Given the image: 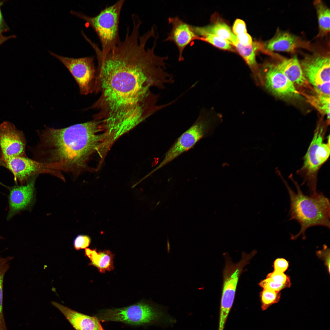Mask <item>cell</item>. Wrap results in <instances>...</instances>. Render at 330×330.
<instances>
[{"instance_id": "cell-1", "label": "cell", "mask_w": 330, "mask_h": 330, "mask_svg": "<svg viewBox=\"0 0 330 330\" xmlns=\"http://www.w3.org/2000/svg\"><path fill=\"white\" fill-rule=\"evenodd\" d=\"M139 32L136 28L127 30L124 40L105 54L97 44L92 46L97 61L93 92L100 96L89 108L97 111L93 119L101 122L111 142L169 105H158L159 95L152 92L173 83V76L166 71L168 57L155 54L156 39L146 49L151 35L140 36Z\"/></svg>"}, {"instance_id": "cell-2", "label": "cell", "mask_w": 330, "mask_h": 330, "mask_svg": "<svg viewBox=\"0 0 330 330\" xmlns=\"http://www.w3.org/2000/svg\"><path fill=\"white\" fill-rule=\"evenodd\" d=\"M38 133L39 142L33 151L35 160L74 177L88 170V162L104 137L101 122L94 119L63 128L46 127Z\"/></svg>"}, {"instance_id": "cell-3", "label": "cell", "mask_w": 330, "mask_h": 330, "mask_svg": "<svg viewBox=\"0 0 330 330\" xmlns=\"http://www.w3.org/2000/svg\"><path fill=\"white\" fill-rule=\"evenodd\" d=\"M287 189L290 200L289 212L290 220L296 221L300 229L295 235H292L293 240L300 236L305 238V232L309 228L316 226L330 228V205L329 199L323 193L317 192L310 196L304 194L292 175L289 178L296 187L295 192L289 186L282 176L278 173Z\"/></svg>"}, {"instance_id": "cell-4", "label": "cell", "mask_w": 330, "mask_h": 330, "mask_svg": "<svg viewBox=\"0 0 330 330\" xmlns=\"http://www.w3.org/2000/svg\"><path fill=\"white\" fill-rule=\"evenodd\" d=\"M166 306L152 302L142 301L129 306L99 311L96 316L99 321L121 322L132 325H153L166 328L173 325L176 320Z\"/></svg>"}, {"instance_id": "cell-5", "label": "cell", "mask_w": 330, "mask_h": 330, "mask_svg": "<svg viewBox=\"0 0 330 330\" xmlns=\"http://www.w3.org/2000/svg\"><path fill=\"white\" fill-rule=\"evenodd\" d=\"M321 118L318 122L313 136L307 152L303 158L301 168L296 172L303 179L302 184L307 186L310 195L316 194L317 191L318 171L326 162L330 155V137L324 139L327 128L329 125Z\"/></svg>"}, {"instance_id": "cell-6", "label": "cell", "mask_w": 330, "mask_h": 330, "mask_svg": "<svg viewBox=\"0 0 330 330\" xmlns=\"http://www.w3.org/2000/svg\"><path fill=\"white\" fill-rule=\"evenodd\" d=\"M124 0H119L105 7L97 15L90 17L82 12L70 13L88 23L97 35L101 45L102 53L105 54L116 47L120 41L119 35L120 14Z\"/></svg>"}, {"instance_id": "cell-7", "label": "cell", "mask_w": 330, "mask_h": 330, "mask_svg": "<svg viewBox=\"0 0 330 330\" xmlns=\"http://www.w3.org/2000/svg\"><path fill=\"white\" fill-rule=\"evenodd\" d=\"M253 251L249 254L243 252L241 260L234 263L226 256L223 271V282L219 318L218 329L223 330L234 302L239 278L244 267L256 253Z\"/></svg>"}, {"instance_id": "cell-8", "label": "cell", "mask_w": 330, "mask_h": 330, "mask_svg": "<svg viewBox=\"0 0 330 330\" xmlns=\"http://www.w3.org/2000/svg\"><path fill=\"white\" fill-rule=\"evenodd\" d=\"M211 122L208 113L201 112L193 124L177 140L165 154L160 164L151 174L159 169L189 150L208 132Z\"/></svg>"}, {"instance_id": "cell-9", "label": "cell", "mask_w": 330, "mask_h": 330, "mask_svg": "<svg viewBox=\"0 0 330 330\" xmlns=\"http://www.w3.org/2000/svg\"><path fill=\"white\" fill-rule=\"evenodd\" d=\"M0 163L13 174L16 185L26 184L32 176L40 174H48L55 176L64 181L65 178L61 173L48 168L44 163L28 158L27 156L0 158Z\"/></svg>"}, {"instance_id": "cell-10", "label": "cell", "mask_w": 330, "mask_h": 330, "mask_svg": "<svg viewBox=\"0 0 330 330\" xmlns=\"http://www.w3.org/2000/svg\"><path fill=\"white\" fill-rule=\"evenodd\" d=\"M49 53L61 62L70 72L79 86L80 94L86 95L93 92L96 72L93 57L73 58L61 56L51 51Z\"/></svg>"}, {"instance_id": "cell-11", "label": "cell", "mask_w": 330, "mask_h": 330, "mask_svg": "<svg viewBox=\"0 0 330 330\" xmlns=\"http://www.w3.org/2000/svg\"><path fill=\"white\" fill-rule=\"evenodd\" d=\"M261 84L274 95L286 99L300 98V94L276 63L267 62L260 68Z\"/></svg>"}, {"instance_id": "cell-12", "label": "cell", "mask_w": 330, "mask_h": 330, "mask_svg": "<svg viewBox=\"0 0 330 330\" xmlns=\"http://www.w3.org/2000/svg\"><path fill=\"white\" fill-rule=\"evenodd\" d=\"M299 62L304 76L314 90L330 82L329 53L307 55Z\"/></svg>"}, {"instance_id": "cell-13", "label": "cell", "mask_w": 330, "mask_h": 330, "mask_svg": "<svg viewBox=\"0 0 330 330\" xmlns=\"http://www.w3.org/2000/svg\"><path fill=\"white\" fill-rule=\"evenodd\" d=\"M26 144L23 132L12 123L4 121L0 124V158L27 156Z\"/></svg>"}, {"instance_id": "cell-14", "label": "cell", "mask_w": 330, "mask_h": 330, "mask_svg": "<svg viewBox=\"0 0 330 330\" xmlns=\"http://www.w3.org/2000/svg\"><path fill=\"white\" fill-rule=\"evenodd\" d=\"M38 176L31 178L25 185L6 187L9 191V210L7 216L8 220L21 211L27 209L32 204L34 197L35 183Z\"/></svg>"}, {"instance_id": "cell-15", "label": "cell", "mask_w": 330, "mask_h": 330, "mask_svg": "<svg viewBox=\"0 0 330 330\" xmlns=\"http://www.w3.org/2000/svg\"><path fill=\"white\" fill-rule=\"evenodd\" d=\"M169 24L172 28L167 37L164 41L173 42L176 46L179 52L178 60L183 61V52L185 48L196 40H200V38L196 34L193 26L189 25L179 17H169Z\"/></svg>"}, {"instance_id": "cell-16", "label": "cell", "mask_w": 330, "mask_h": 330, "mask_svg": "<svg viewBox=\"0 0 330 330\" xmlns=\"http://www.w3.org/2000/svg\"><path fill=\"white\" fill-rule=\"evenodd\" d=\"M276 64L300 94L314 90L304 76L296 56L289 59L284 58Z\"/></svg>"}, {"instance_id": "cell-17", "label": "cell", "mask_w": 330, "mask_h": 330, "mask_svg": "<svg viewBox=\"0 0 330 330\" xmlns=\"http://www.w3.org/2000/svg\"><path fill=\"white\" fill-rule=\"evenodd\" d=\"M264 51H281L293 53L298 48H306L309 44L299 37L288 32L277 29L274 36L262 43Z\"/></svg>"}, {"instance_id": "cell-18", "label": "cell", "mask_w": 330, "mask_h": 330, "mask_svg": "<svg viewBox=\"0 0 330 330\" xmlns=\"http://www.w3.org/2000/svg\"><path fill=\"white\" fill-rule=\"evenodd\" d=\"M52 305L65 317L75 330H104L100 321L94 316H90L52 301Z\"/></svg>"}, {"instance_id": "cell-19", "label": "cell", "mask_w": 330, "mask_h": 330, "mask_svg": "<svg viewBox=\"0 0 330 330\" xmlns=\"http://www.w3.org/2000/svg\"><path fill=\"white\" fill-rule=\"evenodd\" d=\"M233 45L235 47L237 52L249 67L257 84H260V68L257 63L255 57L257 51H264L262 43L255 41L251 45L244 46L237 40Z\"/></svg>"}, {"instance_id": "cell-20", "label": "cell", "mask_w": 330, "mask_h": 330, "mask_svg": "<svg viewBox=\"0 0 330 330\" xmlns=\"http://www.w3.org/2000/svg\"><path fill=\"white\" fill-rule=\"evenodd\" d=\"M85 255L90 260L89 265L96 267L100 273H104L114 269L113 255L109 250L97 251L95 249L87 248Z\"/></svg>"}, {"instance_id": "cell-21", "label": "cell", "mask_w": 330, "mask_h": 330, "mask_svg": "<svg viewBox=\"0 0 330 330\" xmlns=\"http://www.w3.org/2000/svg\"><path fill=\"white\" fill-rule=\"evenodd\" d=\"M193 28L199 36L204 34L214 35L228 41L232 45L237 41L236 35L228 25L224 22H217L203 27L193 26Z\"/></svg>"}, {"instance_id": "cell-22", "label": "cell", "mask_w": 330, "mask_h": 330, "mask_svg": "<svg viewBox=\"0 0 330 330\" xmlns=\"http://www.w3.org/2000/svg\"><path fill=\"white\" fill-rule=\"evenodd\" d=\"M306 99V101L317 110L321 115L326 117L327 122H330V96L321 95L314 90L301 95Z\"/></svg>"}, {"instance_id": "cell-23", "label": "cell", "mask_w": 330, "mask_h": 330, "mask_svg": "<svg viewBox=\"0 0 330 330\" xmlns=\"http://www.w3.org/2000/svg\"><path fill=\"white\" fill-rule=\"evenodd\" d=\"M318 19L319 32L318 36H323L330 32V14L329 8L320 0L314 2Z\"/></svg>"}, {"instance_id": "cell-24", "label": "cell", "mask_w": 330, "mask_h": 330, "mask_svg": "<svg viewBox=\"0 0 330 330\" xmlns=\"http://www.w3.org/2000/svg\"><path fill=\"white\" fill-rule=\"evenodd\" d=\"M12 257H0V330H7L4 316L3 306V287L5 275L9 268V261Z\"/></svg>"}, {"instance_id": "cell-25", "label": "cell", "mask_w": 330, "mask_h": 330, "mask_svg": "<svg viewBox=\"0 0 330 330\" xmlns=\"http://www.w3.org/2000/svg\"><path fill=\"white\" fill-rule=\"evenodd\" d=\"M261 302V308L262 311L268 309L271 306L278 303L281 297L280 292L263 289L259 295Z\"/></svg>"}, {"instance_id": "cell-26", "label": "cell", "mask_w": 330, "mask_h": 330, "mask_svg": "<svg viewBox=\"0 0 330 330\" xmlns=\"http://www.w3.org/2000/svg\"><path fill=\"white\" fill-rule=\"evenodd\" d=\"M200 40L202 41L219 49L233 51L232 45L228 41L214 35L204 34L199 36Z\"/></svg>"}, {"instance_id": "cell-27", "label": "cell", "mask_w": 330, "mask_h": 330, "mask_svg": "<svg viewBox=\"0 0 330 330\" xmlns=\"http://www.w3.org/2000/svg\"><path fill=\"white\" fill-rule=\"evenodd\" d=\"M259 285L263 289H269L273 291L280 292L282 289L289 288L291 286L278 283L270 278H266L262 280Z\"/></svg>"}, {"instance_id": "cell-28", "label": "cell", "mask_w": 330, "mask_h": 330, "mask_svg": "<svg viewBox=\"0 0 330 330\" xmlns=\"http://www.w3.org/2000/svg\"><path fill=\"white\" fill-rule=\"evenodd\" d=\"M266 277L270 278L279 284L290 286L291 284L289 277L283 273L273 271L269 273Z\"/></svg>"}, {"instance_id": "cell-29", "label": "cell", "mask_w": 330, "mask_h": 330, "mask_svg": "<svg viewBox=\"0 0 330 330\" xmlns=\"http://www.w3.org/2000/svg\"><path fill=\"white\" fill-rule=\"evenodd\" d=\"M91 239L86 235H79L77 236L73 241V246L76 250L86 248L89 245Z\"/></svg>"}, {"instance_id": "cell-30", "label": "cell", "mask_w": 330, "mask_h": 330, "mask_svg": "<svg viewBox=\"0 0 330 330\" xmlns=\"http://www.w3.org/2000/svg\"><path fill=\"white\" fill-rule=\"evenodd\" d=\"M317 255L324 262L329 273H330V250L327 246L324 245L323 248L317 252Z\"/></svg>"}, {"instance_id": "cell-31", "label": "cell", "mask_w": 330, "mask_h": 330, "mask_svg": "<svg viewBox=\"0 0 330 330\" xmlns=\"http://www.w3.org/2000/svg\"><path fill=\"white\" fill-rule=\"evenodd\" d=\"M289 263L288 261L283 258H278L273 263L274 271L284 273L288 269Z\"/></svg>"}, {"instance_id": "cell-32", "label": "cell", "mask_w": 330, "mask_h": 330, "mask_svg": "<svg viewBox=\"0 0 330 330\" xmlns=\"http://www.w3.org/2000/svg\"><path fill=\"white\" fill-rule=\"evenodd\" d=\"M233 31L236 36L241 33L247 32L244 22L240 19L236 20L233 26Z\"/></svg>"}, {"instance_id": "cell-33", "label": "cell", "mask_w": 330, "mask_h": 330, "mask_svg": "<svg viewBox=\"0 0 330 330\" xmlns=\"http://www.w3.org/2000/svg\"><path fill=\"white\" fill-rule=\"evenodd\" d=\"M236 36L237 41L244 46L251 45L253 42L251 36L247 32L241 33Z\"/></svg>"}, {"instance_id": "cell-34", "label": "cell", "mask_w": 330, "mask_h": 330, "mask_svg": "<svg viewBox=\"0 0 330 330\" xmlns=\"http://www.w3.org/2000/svg\"><path fill=\"white\" fill-rule=\"evenodd\" d=\"M5 1H0V35L2 33L7 31L9 30L8 27L6 23L2 16L1 7Z\"/></svg>"}, {"instance_id": "cell-35", "label": "cell", "mask_w": 330, "mask_h": 330, "mask_svg": "<svg viewBox=\"0 0 330 330\" xmlns=\"http://www.w3.org/2000/svg\"><path fill=\"white\" fill-rule=\"evenodd\" d=\"M16 37L14 35H12L8 36H6L3 35L2 34L0 35V46L3 43L7 40L12 38H14Z\"/></svg>"}, {"instance_id": "cell-36", "label": "cell", "mask_w": 330, "mask_h": 330, "mask_svg": "<svg viewBox=\"0 0 330 330\" xmlns=\"http://www.w3.org/2000/svg\"><path fill=\"white\" fill-rule=\"evenodd\" d=\"M0 166H1V165L0 163ZM0 185H2V186H4L5 187H6V186L5 185H4L3 184H2V183L1 182H0Z\"/></svg>"}, {"instance_id": "cell-37", "label": "cell", "mask_w": 330, "mask_h": 330, "mask_svg": "<svg viewBox=\"0 0 330 330\" xmlns=\"http://www.w3.org/2000/svg\"><path fill=\"white\" fill-rule=\"evenodd\" d=\"M0 238L2 239L3 238L0 235Z\"/></svg>"}]
</instances>
